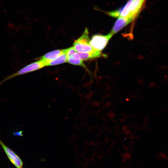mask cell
I'll use <instances>...</instances> for the list:
<instances>
[{"label": "cell", "mask_w": 168, "mask_h": 168, "mask_svg": "<svg viewBox=\"0 0 168 168\" xmlns=\"http://www.w3.org/2000/svg\"><path fill=\"white\" fill-rule=\"evenodd\" d=\"M46 66L45 62L40 59L29 64L17 71L11 74L4 78L0 82V85L5 81L16 76L23 75L38 70Z\"/></svg>", "instance_id": "6da1fadb"}, {"label": "cell", "mask_w": 168, "mask_h": 168, "mask_svg": "<svg viewBox=\"0 0 168 168\" xmlns=\"http://www.w3.org/2000/svg\"><path fill=\"white\" fill-rule=\"evenodd\" d=\"M90 39L89 36V31L86 28L82 35L73 43V47L77 52L86 53L94 51L91 46Z\"/></svg>", "instance_id": "7a4b0ae2"}, {"label": "cell", "mask_w": 168, "mask_h": 168, "mask_svg": "<svg viewBox=\"0 0 168 168\" xmlns=\"http://www.w3.org/2000/svg\"><path fill=\"white\" fill-rule=\"evenodd\" d=\"M113 35L111 32L106 35H94L90 40V44L94 50L101 52Z\"/></svg>", "instance_id": "3957f363"}, {"label": "cell", "mask_w": 168, "mask_h": 168, "mask_svg": "<svg viewBox=\"0 0 168 168\" xmlns=\"http://www.w3.org/2000/svg\"><path fill=\"white\" fill-rule=\"evenodd\" d=\"M0 144L12 163L17 168H22L23 163L21 159L13 151L5 144L1 140L0 137Z\"/></svg>", "instance_id": "277c9868"}, {"label": "cell", "mask_w": 168, "mask_h": 168, "mask_svg": "<svg viewBox=\"0 0 168 168\" xmlns=\"http://www.w3.org/2000/svg\"><path fill=\"white\" fill-rule=\"evenodd\" d=\"M134 19L130 17H119L115 22L110 32L113 35L115 34L132 22Z\"/></svg>", "instance_id": "5b68a950"}, {"label": "cell", "mask_w": 168, "mask_h": 168, "mask_svg": "<svg viewBox=\"0 0 168 168\" xmlns=\"http://www.w3.org/2000/svg\"><path fill=\"white\" fill-rule=\"evenodd\" d=\"M145 0H133L129 7L128 17L134 18L137 16Z\"/></svg>", "instance_id": "8992f818"}, {"label": "cell", "mask_w": 168, "mask_h": 168, "mask_svg": "<svg viewBox=\"0 0 168 168\" xmlns=\"http://www.w3.org/2000/svg\"><path fill=\"white\" fill-rule=\"evenodd\" d=\"M64 51V49H58L51 51L46 54L42 56L41 59L45 63L46 66H47V65L49 63L56 58Z\"/></svg>", "instance_id": "52a82bcc"}, {"label": "cell", "mask_w": 168, "mask_h": 168, "mask_svg": "<svg viewBox=\"0 0 168 168\" xmlns=\"http://www.w3.org/2000/svg\"><path fill=\"white\" fill-rule=\"evenodd\" d=\"M101 52L94 50L89 52L77 53L80 58L83 61L101 57L102 55Z\"/></svg>", "instance_id": "ba28073f"}, {"label": "cell", "mask_w": 168, "mask_h": 168, "mask_svg": "<svg viewBox=\"0 0 168 168\" xmlns=\"http://www.w3.org/2000/svg\"><path fill=\"white\" fill-rule=\"evenodd\" d=\"M67 62L74 65L81 66L86 69V67L83 61L80 58L77 52L67 57Z\"/></svg>", "instance_id": "9c48e42d"}, {"label": "cell", "mask_w": 168, "mask_h": 168, "mask_svg": "<svg viewBox=\"0 0 168 168\" xmlns=\"http://www.w3.org/2000/svg\"><path fill=\"white\" fill-rule=\"evenodd\" d=\"M66 62H67V57L66 49H65L64 52L60 55L54 60L49 63L47 66L56 65Z\"/></svg>", "instance_id": "30bf717a"}, {"label": "cell", "mask_w": 168, "mask_h": 168, "mask_svg": "<svg viewBox=\"0 0 168 168\" xmlns=\"http://www.w3.org/2000/svg\"><path fill=\"white\" fill-rule=\"evenodd\" d=\"M22 133L23 131H20L14 132L13 134L15 136H23Z\"/></svg>", "instance_id": "8fae6325"}, {"label": "cell", "mask_w": 168, "mask_h": 168, "mask_svg": "<svg viewBox=\"0 0 168 168\" xmlns=\"http://www.w3.org/2000/svg\"></svg>", "instance_id": "7c38bea8"}]
</instances>
